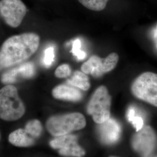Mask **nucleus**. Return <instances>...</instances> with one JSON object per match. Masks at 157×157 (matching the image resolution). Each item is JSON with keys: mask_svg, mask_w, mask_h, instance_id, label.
<instances>
[{"mask_svg": "<svg viewBox=\"0 0 157 157\" xmlns=\"http://www.w3.org/2000/svg\"><path fill=\"white\" fill-rule=\"evenodd\" d=\"M40 38L33 32L12 36L0 47V69L20 65L37 51Z\"/></svg>", "mask_w": 157, "mask_h": 157, "instance_id": "obj_1", "label": "nucleus"}, {"mask_svg": "<svg viewBox=\"0 0 157 157\" xmlns=\"http://www.w3.org/2000/svg\"><path fill=\"white\" fill-rule=\"evenodd\" d=\"M25 113V105L20 98L17 87L8 84L0 89V118L14 121L22 118Z\"/></svg>", "mask_w": 157, "mask_h": 157, "instance_id": "obj_2", "label": "nucleus"}, {"mask_svg": "<svg viewBox=\"0 0 157 157\" xmlns=\"http://www.w3.org/2000/svg\"><path fill=\"white\" fill-rule=\"evenodd\" d=\"M86 124V121L82 113L72 112L51 117L47 121L46 127L51 135L59 137L83 129Z\"/></svg>", "mask_w": 157, "mask_h": 157, "instance_id": "obj_3", "label": "nucleus"}, {"mask_svg": "<svg viewBox=\"0 0 157 157\" xmlns=\"http://www.w3.org/2000/svg\"><path fill=\"white\" fill-rule=\"evenodd\" d=\"M111 96L105 86L98 87L90 98L87 112L95 123L102 124L111 118Z\"/></svg>", "mask_w": 157, "mask_h": 157, "instance_id": "obj_4", "label": "nucleus"}, {"mask_svg": "<svg viewBox=\"0 0 157 157\" xmlns=\"http://www.w3.org/2000/svg\"><path fill=\"white\" fill-rule=\"evenodd\" d=\"M130 89L136 98L157 107V73H141L134 80Z\"/></svg>", "mask_w": 157, "mask_h": 157, "instance_id": "obj_5", "label": "nucleus"}, {"mask_svg": "<svg viewBox=\"0 0 157 157\" xmlns=\"http://www.w3.org/2000/svg\"><path fill=\"white\" fill-rule=\"evenodd\" d=\"M119 58V56L116 52L111 53L105 58L94 55L82 64L81 71L94 78H100L115 68Z\"/></svg>", "mask_w": 157, "mask_h": 157, "instance_id": "obj_6", "label": "nucleus"}, {"mask_svg": "<svg viewBox=\"0 0 157 157\" xmlns=\"http://www.w3.org/2000/svg\"><path fill=\"white\" fill-rule=\"evenodd\" d=\"M27 11L22 0L0 1V16L8 26L13 28L21 25Z\"/></svg>", "mask_w": 157, "mask_h": 157, "instance_id": "obj_7", "label": "nucleus"}, {"mask_svg": "<svg viewBox=\"0 0 157 157\" xmlns=\"http://www.w3.org/2000/svg\"><path fill=\"white\" fill-rule=\"evenodd\" d=\"M157 144V136L150 126H143L137 132L132 140V146L135 151L141 157H148L154 150Z\"/></svg>", "mask_w": 157, "mask_h": 157, "instance_id": "obj_8", "label": "nucleus"}, {"mask_svg": "<svg viewBox=\"0 0 157 157\" xmlns=\"http://www.w3.org/2000/svg\"><path fill=\"white\" fill-rule=\"evenodd\" d=\"M50 146L54 149L59 150V154L63 156L82 157L86 154L84 149L78 143V139L76 136L65 135L51 140Z\"/></svg>", "mask_w": 157, "mask_h": 157, "instance_id": "obj_9", "label": "nucleus"}, {"mask_svg": "<svg viewBox=\"0 0 157 157\" xmlns=\"http://www.w3.org/2000/svg\"><path fill=\"white\" fill-rule=\"evenodd\" d=\"M122 129L120 124L113 118L99 124L98 133L100 140L104 144L111 145L116 143L120 139Z\"/></svg>", "mask_w": 157, "mask_h": 157, "instance_id": "obj_10", "label": "nucleus"}, {"mask_svg": "<svg viewBox=\"0 0 157 157\" xmlns=\"http://www.w3.org/2000/svg\"><path fill=\"white\" fill-rule=\"evenodd\" d=\"M52 95L58 100L78 102L82 100L83 94L80 89L69 84H59L52 91Z\"/></svg>", "mask_w": 157, "mask_h": 157, "instance_id": "obj_11", "label": "nucleus"}, {"mask_svg": "<svg viewBox=\"0 0 157 157\" xmlns=\"http://www.w3.org/2000/svg\"><path fill=\"white\" fill-rule=\"evenodd\" d=\"M33 63L31 62H26L21 64L19 67L12 69L6 72V73H4L1 78V81L6 84H11L16 82L17 75H21L25 78H30L33 76Z\"/></svg>", "mask_w": 157, "mask_h": 157, "instance_id": "obj_12", "label": "nucleus"}, {"mask_svg": "<svg viewBox=\"0 0 157 157\" xmlns=\"http://www.w3.org/2000/svg\"><path fill=\"white\" fill-rule=\"evenodd\" d=\"M9 141L17 147H26L32 146L34 143L33 139L29 136L25 129H17L9 136Z\"/></svg>", "mask_w": 157, "mask_h": 157, "instance_id": "obj_13", "label": "nucleus"}, {"mask_svg": "<svg viewBox=\"0 0 157 157\" xmlns=\"http://www.w3.org/2000/svg\"><path fill=\"white\" fill-rule=\"evenodd\" d=\"M66 83L76 87L83 91H87L90 89L89 78L87 74L82 71H76L73 72L71 78L67 79Z\"/></svg>", "mask_w": 157, "mask_h": 157, "instance_id": "obj_14", "label": "nucleus"}, {"mask_svg": "<svg viewBox=\"0 0 157 157\" xmlns=\"http://www.w3.org/2000/svg\"><path fill=\"white\" fill-rule=\"evenodd\" d=\"M109 0H78V2L88 10L94 11L104 10Z\"/></svg>", "mask_w": 157, "mask_h": 157, "instance_id": "obj_15", "label": "nucleus"}, {"mask_svg": "<svg viewBox=\"0 0 157 157\" xmlns=\"http://www.w3.org/2000/svg\"><path fill=\"white\" fill-rule=\"evenodd\" d=\"M25 130L28 134L34 138H37L41 133L42 126L39 120H32L26 124Z\"/></svg>", "mask_w": 157, "mask_h": 157, "instance_id": "obj_16", "label": "nucleus"}, {"mask_svg": "<svg viewBox=\"0 0 157 157\" xmlns=\"http://www.w3.org/2000/svg\"><path fill=\"white\" fill-rule=\"evenodd\" d=\"M127 117L129 122L132 123L133 126L135 127V129H136V132L139 131L143 128L144 121L143 118L136 115L135 109L133 108H129L127 113Z\"/></svg>", "mask_w": 157, "mask_h": 157, "instance_id": "obj_17", "label": "nucleus"}, {"mask_svg": "<svg viewBox=\"0 0 157 157\" xmlns=\"http://www.w3.org/2000/svg\"><path fill=\"white\" fill-rule=\"evenodd\" d=\"M71 68L67 63H64L57 67L55 71V76L58 78H67L71 76Z\"/></svg>", "mask_w": 157, "mask_h": 157, "instance_id": "obj_18", "label": "nucleus"}, {"mask_svg": "<svg viewBox=\"0 0 157 157\" xmlns=\"http://www.w3.org/2000/svg\"><path fill=\"white\" fill-rule=\"evenodd\" d=\"M81 43L78 39L76 40L73 41L72 51L73 54L78 58L79 59H83L86 56V54L80 50Z\"/></svg>", "mask_w": 157, "mask_h": 157, "instance_id": "obj_19", "label": "nucleus"}, {"mask_svg": "<svg viewBox=\"0 0 157 157\" xmlns=\"http://www.w3.org/2000/svg\"><path fill=\"white\" fill-rule=\"evenodd\" d=\"M54 59V50L52 47H49L45 51L44 63L46 66H50Z\"/></svg>", "mask_w": 157, "mask_h": 157, "instance_id": "obj_20", "label": "nucleus"}, {"mask_svg": "<svg viewBox=\"0 0 157 157\" xmlns=\"http://www.w3.org/2000/svg\"><path fill=\"white\" fill-rule=\"evenodd\" d=\"M109 157H115V156H110Z\"/></svg>", "mask_w": 157, "mask_h": 157, "instance_id": "obj_21", "label": "nucleus"}]
</instances>
